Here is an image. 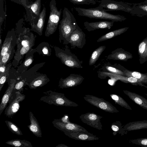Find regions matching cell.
Instances as JSON below:
<instances>
[{"instance_id":"cell-1","label":"cell","mask_w":147,"mask_h":147,"mask_svg":"<svg viewBox=\"0 0 147 147\" xmlns=\"http://www.w3.org/2000/svg\"><path fill=\"white\" fill-rule=\"evenodd\" d=\"M74 8L79 16L90 18L109 20L114 22H121L126 19L123 16L114 15L107 12L99 6L90 8L80 7H74Z\"/></svg>"},{"instance_id":"cell-2","label":"cell","mask_w":147,"mask_h":147,"mask_svg":"<svg viewBox=\"0 0 147 147\" xmlns=\"http://www.w3.org/2000/svg\"><path fill=\"white\" fill-rule=\"evenodd\" d=\"M59 32L61 39L65 44H69L70 36L78 25L73 14L66 7L63 11L62 19L59 22Z\"/></svg>"},{"instance_id":"cell-3","label":"cell","mask_w":147,"mask_h":147,"mask_svg":"<svg viewBox=\"0 0 147 147\" xmlns=\"http://www.w3.org/2000/svg\"><path fill=\"white\" fill-rule=\"evenodd\" d=\"M45 95L40 100L50 105L57 106L76 107L78 105L70 100L64 94L49 90L43 92Z\"/></svg>"},{"instance_id":"cell-4","label":"cell","mask_w":147,"mask_h":147,"mask_svg":"<svg viewBox=\"0 0 147 147\" xmlns=\"http://www.w3.org/2000/svg\"><path fill=\"white\" fill-rule=\"evenodd\" d=\"M55 0H51L50 3V11L45 32V36H49L56 31L60 22L62 9L58 10Z\"/></svg>"},{"instance_id":"cell-5","label":"cell","mask_w":147,"mask_h":147,"mask_svg":"<svg viewBox=\"0 0 147 147\" xmlns=\"http://www.w3.org/2000/svg\"><path fill=\"white\" fill-rule=\"evenodd\" d=\"M56 56L61 60L62 63L71 68H82V61L77 57L71 53L68 49L65 50L57 48Z\"/></svg>"},{"instance_id":"cell-6","label":"cell","mask_w":147,"mask_h":147,"mask_svg":"<svg viewBox=\"0 0 147 147\" xmlns=\"http://www.w3.org/2000/svg\"><path fill=\"white\" fill-rule=\"evenodd\" d=\"M26 31L24 32L23 37L19 39L17 46V50L15 56V59L19 63L24 54H26L34 45L35 37L32 33L30 36L26 34Z\"/></svg>"},{"instance_id":"cell-7","label":"cell","mask_w":147,"mask_h":147,"mask_svg":"<svg viewBox=\"0 0 147 147\" xmlns=\"http://www.w3.org/2000/svg\"><path fill=\"white\" fill-rule=\"evenodd\" d=\"M83 98L90 104L105 111L112 113L119 112L111 103L103 98L89 94L85 95Z\"/></svg>"},{"instance_id":"cell-8","label":"cell","mask_w":147,"mask_h":147,"mask_svg":"<svg viewBox=\"0 0 147 147\" xmlns=\"http://www.w3.org/2000/svg\"><path fill=\"white\" fill-rule=\"evenodd\" d=\"M98 6L106 11H121L129 13L131 10V3L112 0L101 1Z\"/></svg>"},{"instance_id":"cell-9","label":"cell","mask_w":147,"mask_h":147,"mask_svg":"<svg viewBox=\"0 0 147 147\" xmlns=\"http://www.w3.org/2000/svg\"><path fill=\"white\" fill-rule=\"evenodd\" d=\"M98 77L102 79H106L107 77H109L112 79L119 80L124 83H130L134 85L143 86V84L136 78L133 77H128L104 71H98Z\"/></svg>"},{"instance_id":"cell-10","label":"cell","mask_w":147,"mask_h":147,"mask_svg":"<svg viewBox=\"0 0 147 147\" xmlns=\"http://www.w3.org/2000/svg\"><path fill=\"white\" fill-rule=\"evenodd\" d=\"M86 34L78 25L76 29L71 34L69 39V43L72 48L77 47L82 48L86 44Z\"/></svg>"},{"instance_id":"cell-11","label":"cell","mask_w":147,"mask_h":147,"mask_svg":"<svg viewBox=\"0 0 147 147\" xmlns=\"http://www.w3.org/2000/svg\"><path fill=\"white\" fill-rule=\"evenodd\" d=\"M102 117L93 112L87 113L82 114L79 117L83 123L99 130L102 129L100 121Z\"/></svg>"},{"instance_id":"cell-12","label":"cell","mask_w":147,"mask_h":147,"mask_svg":"<svg viewBox=\"0 0 147 147\" xmlns=\"http://www.w3.org/2000/svg\"><path fill=\"white\" fill-rule=\"evenodd\" d=\"M54 126L61 131H78L88 133L89 132L82 126L72 123H65L60 119H56L52 122Z\"/></svg>"},{"instance_id":"cell-13","label":"cell","mask_w":147,"mask_h":147,"mask_svg":"<svg viewBox=\"0 0 147 147\" xmlns=\"http://www.w3.org/2000/svg\"><path fill=\"white\" fill-rule=\"evenodd\" d=\"M84 80V78L80 75L71 74L65 78H61L58 86L62 89L74 87L81 84Z\"/></svg>"},{"instance_id":"cell-14","label":"cell","mask_w":147,"mask_h":147,"mask_svg":"<svg viewBox=\"0 0 147 147\" xmlns=\"http://www.w3.org/2000/svg\"><path fill=\"white\" fill-rule=\"evenodd\" d=\"M16 96L13 100L6 108L4 111L5 115L9 118L12 117L18 111L20 107V102L23 101L25 98V95L20 92H16Z\"/></svg>"},{"instance_id":"cell-15","label":"cell","mask_w":147,"mask_h":147,"mask_svg":"<svg viewBox=\"0 0 147 147\" xmlns=\"http://www.w3.org/2000/svg\"><path fill=\"white\" fill-rule=\"evenodd\" d=\"M114 22L102 21L99 22H89L86 21L84 23L85 28L90 32L100 29H110L114 24Z\"/></svg>"},{"instance_id":"cell-16","label":"cell","mask_w":147,"mask_h":147,"mask_svg":"<svg viewBox=\"0 0 147 147\" xmlns=\"http://www.w3.org/2000/svg\"><path fill=\"white\" fill-rule=\"evenodd\" d=\"M63 132L69 138L77 140L92 141L99 140L98 137L89 132L68 131H64Z\"/></svg>"},{"instance_id":"cell-17","label":"cell","mask_w":147,"mask_h":147,"mask_svg":"<svg viewBox=\"0 0 147 147\" xmlns=\"http://www.w3.org/2000/svg\"><path fill=\"white\" fill-rule=\"evenodd\" d=\"M109 59L126 61L133 58L132 54L122 48H117L113 51L111 53L106 57Z\"/></svg>"},{"instance_id":"cell-18","label":"cell","mask_w":147,"mask_h":147,"mask_svg":"<svg viewBox=\"0 0 147 147\" xmlns=\"http://www.w3.org/2000/svg\"><path fill=\"white\" fill-rule=\"evenodd\" d=\"M16 81L15 79H11L9 83L8 88L3 95L0 105V115L5 108L14 89Z\"/></svg>"},{"instance_id":"cell-19","label":"cell","mask_w":147,"mask_h":147,"mask_svg":"<svg viewBox=\"0 0 147 147\" xmlns=\"http://www.w3.org/2000/svg\"><path fill=\"white\" fill-rule=\"evenodd\" d=\"M123 92L135 103L147 110V99L135 92L127 90H123Z\"/></svg>"},{"instance_id":"cell-20","label":"cell","mask_w":147,"mask_h":147,"mask_svg":"<svg viewBox=\"0 0 147 147\" xmlns=\"http://www.w3.org/2000/svg\"><path fill=\"white\" fill-rule=\"evenodd\" d=\"M131 10L129 13L133 16L139 17L147 16V4L141 2L131 3Z\"/></svg>"},{"instance_id":"cell-21","label":"cell","mask_w":147,"mask_h":147,"mask_svg":"<svg viewBox=\"0 0 147 147\" xmlns=\"http://www.w3.org/2000/svg\"><path fill=\"white\" fill-rule=\"evenodd\" d=\"M30 124L28 125L29 130L36 136L42 137V132L37 120L31 111L29 113Z\"/></svg>"},{"instance_id":"cell-22","label":"cell","mask_w":147,"mask_h":147,"mask_svg":"<svg viewBox=\"0 0 147 147\" xmlns=\"http://www.w3.org/2000/svg\"><path fill=\"white\" fill-rule=\"evenodd\" d=\"M138 53L140 64H142L147 61V37L139 44L138 47Z\"/></svg>"},{"instance_id":"cell-23","label":"cell","mask_w":147,"mask_h":147,"mask_svg":"<svg viewBox=\"0 0 147 147\" xmlns=\"http://www.w3.org/2000/svg\"><path fill=\"white\" fill-rule=\"evenodd\" d=\"M123 128L127 131L147 129V120L130 122L125 125Z\"/></svg>"},{"instance_id":"cell-24","label":"cell","mask_w":147,"mask_h":147,"mask_svg":"<svg viewBox=\"0 0 147 147\" xmlns=\"http://www.w3.org/2000/svg\"><path fill=\"white\" fill-rule=\"evenodd\" d=\"M46 16V9L45 7H44L39 15L37 23L32 24V28L41 34L44 25Z\"/></svg>"},{"instance_id":"cell-25","label":"cell","mask_w":147,"mask_h":147,"mask_svg":"<svg viewBox=\"0 0 147 147\" xmlns=\"http://www.w3.org/2000/svg\"><path fill=\"white\" fill-rule=\"evenodd\" d=\"M124 73V76L134 77L142 83L147 84V72L143 74L137 71H131L126 69Z\"/></svg>"},{"instance_id":"cell-26","label":"cell","mask_w":147,"mask_h":147,"mask_svg":"<svg viewBox=\"0 0 147 147\" xmlns=\"http://www.w3.org/2000/svg\"><path fill=\"white\" fill-rule=\"evenodd\" d=\"M129 28L128 27H125L112 31L101 36L97 40V42H100L112 38L124 33Z\"/></svg>"},{"instance_id":"cell-27","label":"cell","mask_w":147,"mask_h":147,"mask_svg":"<svg viewBox=\"0 0 147 147\" xmlns=\"http://www.w3.org/2000/svg\"><path fill=\"white\" fill-rule=\"evenodd\" d=\"M49 81V79L46 76H40L34 79L28 85L30 88L35 89L38 87L44 86Z\"/></svg>"},{"instance_id":"cell-28","label":"cell","mask_w":147,"mask_h":147,"mask_svg":"<svg viewBox=\"0 0 147 147\" xmlns=\"http://www.w3.org/2000/svg\"><path fill=\"white\" fill-rule=\"evenodd\" d=\"M106 47L105 46H100L93 51L90 58L89 65H92L96 63L102 53L105 49Z\"/></svg>"},{"instance_id":"cell-29","label":"cell","mask_w":147,"mask_h":147,"mask_svg":"<svg viewBox=\"0 0 147 147\" xmlns=\"http://www.w3.org/2000/svg\"><path fill=\"white\" fill-rule=\"evenodd\" d=\"M5 143L8 144L15 146L22 147H32L31 143L26 140L15 139L9 140Z\"/></svg>"},{"instance_id":"cell-30","label":"cell","mask_w":147,"mask_h":147,"mask_svg":"<svg viewBox=\"0 0 147 147\" xmlns=\"http://www.w3.org/2000/svg\"><path fill=\"white\" fill-rule=\"evenodd\" d=\"M41 0H36L31 5L28 7L31 10V16L32 15V17L33 15H34V19L36 18V17L39 18L41 12Z\"/></svg>"},{"instance_id":"cell-31","label":"cell","mask_w":147,"mask_h":147,"mask_svg":"<svg viewBox=\"0 0 147 147\" xmlns=\"http://www.w3.org/2000/svg\"><path fill=\"white\" fill-rule=\"evenodd\" d=\"M111 128L113 131V134L114 136L116 135L117 133L123 136L125 134H127L128 132L124 130L121 123L119 121H117L112 123Z\"/></svg>"},{"instance_id":"cell-32","label":"cell","mask_w":147,"mask_h":147,"mask_svg":"<svg viewBox=\"0 0 147 147\" xmlns=\"http://www.w3.org/2000/svg\"><path fill=\"white\" fill-rule=\"evenodd\" d=\"M110 96L115 104L127 109L132 110L131 108L126 101L120 96L115 94H111Z\"/></svg>"},{"instance_id":"cell-33","label":"cell","mask_w":147,"mask_h":147,"mask_svg":"<svg viewBox=\"0 0 147 147\" xmlns=\"http://www.w3.org/2000/svg\"><path fill=\"white\" fill-rule=\"evenodd\" d=\"M13 37L12 36L9 37H7L3 44L1 47L0 55V59L8 51L11 45Z\"/></svg>"},{"instance_id":"cell-34","label":"cell","mask_w":147,"mask_h":147,"mask_svg":"<svg viewBox=\"0 0 147 147\" xmlns=\"http://www.w3.org/2000/svg\"><path fill=\"white\" fill-rule=\"evenodd\" d=\"M5 122L9 129L13 133L19 136L23 135L21 131L14 123L11 121L8 120L5 121Z\"/></svg>"},{"instance_id":"cell-35","label":"cell","mask_w":147,"mask_h":147,"mask_svg":"<svg viewBox=\"0 0 147 147\" xmlns=\"http://www.w3.org/2000/svg\"><path fill=\"white\" fill-rule=\"evenodd\" d=\"M102 69H105L104 71L123 76L124 75V71L126 69H119L118 68L109 65H105L103 67Z\"/></svg>"},{"instance_id":"cell-36","label":"cell","mask_w":147,"mask_h":147,"mask_svg":"<svg viewBox=\"0 0 147 147\" xmlns=\"http://www.w3.org/2000/svg\"><path fill=\"white\" fill-rule=\"evenodd\" d=\"M11 66V64L10 63L6 67L5 72L0 74V92L2 90L4 85L9 75V69Z\"/></svg>"},{"instance_id":"cell-37","label":"cell","mask_w":147,"mask_h":147,"mask_svg":"<svg viewBox=\"0 0 147 147\" xmlns=\"http://www.w3.org/2000/svg\"><path fill=\"white\" fill-rule=\"evenodd\" d=\"M14 47L12 45L7 52L0 59V65H6L10 58L12 53L14 51Z\"/></svg>"},{"instance_id":"cell-38","label":"cell","mask_w":147,"mask_h":147,"mask_svg":"<svg viewBox=\"0 0 147 147\" xmlns=\"http://www.w3.org/2000/svg\"><path fill=\"white\" fill-rule=\"evenodd\" d=\"M72 3L78 5H95L96 3L95 0H68Z\"/></svg>"},{"instance_id":"cell-39","label":"cell","mask_w":147,"mask_h":147,"mask_svg":"<svg viewBox=\"0 0 147 147\" xmlns=\"http://www.w3.org/2000/svg\"><path fill=\"white\" fill-rule=\"evenodd\" d=\"M129 142L131 144L140 145L143 147H147V138H139L131 140Z\"/></svg>"},{"instance_id":"cell-40","label":"cell","mask_w":147,"mask_h":147,"mask_svg":"<svg viewBox=\"0 0 147 147\" xmlns=\"http://www.w3.org/2000/svg\"><path fill=\"white\" fill-rule=\"evenodd\" d=\"M26 80L24 79L16 83L14 90H18L19 92H21L23 90V87L25 83Z\"/></svg>"},{"instance_id":"cell-41","label":"cell","mask_w":147,"mask_h":147,"mask_svg":"<svg viewBox=\"0 0 147 147\" xmlns=\"http://www.w3.org/2000/svg\"><path fill=\"white\" fill-rule=\"evenodd\" d=\"M33 62V59L32 57H29L27 59L24 61V64L25 66H28L30 65Z\"/></svg>"},{"instance_id":"cell-42","label":"cell","mask_w":147,"mask_h":147,"mask_svg":"<svg viewBox=\"0 0 147 147\" xmlns=\"http://www.w3.org/2000/svg\"><path fill=\"white\" fill-rule=\"evenodd\" d=\"M60 119L62 122L64 123H68L71 122L69 121L68 116L66 115H64V116Z\"/></svg>"},{"instance_id":"cell-43","label":"cell","mask_w":147,"mask_h":147,"mask_svg":"<svg viewBox=\"0 0 147 147\" xmlns=\"http://www.w3.org/2000/svg\"><path fill=\"white\" fill-rule=\"evenodd\" d=\"M6 68L5 65H0V74L4 73L5 71Z\"/></svg>"},{"instance_id":"cell-44","label":"cell","mask_w":147,"mask_h":147,"mask_svg":"<svg viewBox=\"0 0 147 147\" xmlns=\"http://www.w3.org/2000/svg\"><path fill=\"white\" fill-rule=\"evenodd\" d=\"M42 51L44 54L47 55L48 53V51L47 47H44L42 49Z\"/></svg>"},{"instance_id":"cell-45","label":"cell","mask_w":147,"mask_h":147,"mask_svg":"<svg viewBox=\"0 0 147 147\" xmlns=\"http://www.w3.org/2000/svg\"><path fill=\"white\" fill-rule=\"evenodd\" d=\"M56 147H69V146L63 144H59L56 146Z\"/></svg>"},{"instance_id":"cell-46","label":"cell","mask_w":147,"mask_h":147,"mask_svg":"<svg viewBox=\"0 0 147 147\" xmlns=\"http://www.w3.org/2000/svg\"><path fill=\"white\" fill-rule=\"evenodd\" d=\"M143 3L147 4V0H146L144 2H142Z\"/></svg>"},{"instance_id":"cell-47","label":"cell","mask_w":147,"mask_h":147,"mask_svg":"<svg viewBox=\"0 0 147 147\" xmlns=\"http://www.w3.org/2000/svg\"><path fill=\"white\" fill-rule=\"evenodd\" d=\"M143 86H144L146 88H147V86L145 85H144V84H143Z\"/></svg>"},{"instance_id":"cell-48","label":"cell","mask_w":147,"mask_h":147,"mask_svg":"<svg viewBox=\"0 0 147 147\" xmlns=\"http://www.w3.org/2000/svg\"><path fill=\"white\" fill-rule=\"evenodd\" d=\"M145 94L147 96V94L145 93Z\"/></svg>"},{"instance_id":"cell-49","label":"cell","mask_w":147,"mask_h":147,"mask_svg":"<svg viewBox=\"0 0 147 147\" xmlns=\"http://www.w3.org/2000/svg\"><path fill=\"white\" fill-rule=\"evenodd\" d=\"M100 0L102 1V0Z\"/></svg>"}]
</instances>
